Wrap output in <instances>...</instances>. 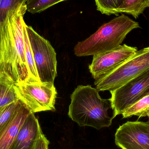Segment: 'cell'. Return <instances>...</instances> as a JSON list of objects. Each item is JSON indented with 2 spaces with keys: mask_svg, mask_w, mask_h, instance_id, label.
I'll use <instances>...</instances> for the list:
<instances>
[{
  "mask_svg": "<svg viewBox=\"0 0 149 149\" xmlns=\"http://www.w3.org/2000/svg\"><path fill=\"white\" fill-rule=\"evenodd\" d=\"M26 4L9 12L0 24V73L15 83L30 82L25 55L24 15Z\"/></svg>",
  "mask_w": 149,
  "mask_h": 149,
  "instance_id": "cell-1",
  "label": "cell"
},
{
  "mask_svg": "<svg viewBox=\"0 0 149 149\" xmlns=\"http://www.w3.org/2000/svg\"><path fill=\"white\" fill-rule=\"evenodd\" d=\"M99 92L90 85H80L72 94L68 115L80 127L100 130L112 124L114 117L109 113L112 109L110 99H102Z\"/></svg>",
  "mask_w": 149,
  "mask_h": 149,
  "instance_id": "cell-2",
  "label": "cell"
},
{
  "mask_svg": "<svg viewBox=\"0 0 149 149\" xmlns=\"http://www.w3.org/2000/svg\"><path fill=\"white\" fill-rule=\"evenodd\" d=\"M140 28L139 23L122 14L102 25L86 40L78 42L74 48V54L78 57L94 56L116 49L130 31Z\"/></svg>",
  "mask_w": 149,
  "mask_h": 149,
  "instance_id": "cell-3",
  "label": "cell"
},
{
  "mask_svg": "<svg viewBox=\"0 0 149 149\" xmlns=\"http://www.w3.org/2000/svg\"><path fill=\"white\" fill-rule=\"evenodd\" d=\"M149 69V47L137 51L113 70L95 80L99 91H111L119 88L130 80Z\"/></svg>",
  "mask_w": 149,
  "mask_h": 149,
  "instance_id": "cell-4",
  "label": "cell"
},
{
  "mask_svg": "<svg viewBox=\"0 0 149 149\" xmlns=\"http://www.w3.org/2000/svg\"><path fill=\"white\" fill-rule=\"evenodd\" d=\"M17 99L31 113L56 110L57 93L54 84L37 82L15 83Z\"/></svg>",
  "mask_w": 149,
  "mask_h": 149,
  "instance_id": "cell-5",
  "label": "cell"
},
{
  "mask_svg": "<svg viewBox=\"0 0 149 149\" xmlns=\"http://www.w3.org/2000/svg\"><path fill=\"white\" fill-rule=\"evenodd\" d=\"M30 44L39 80L54 84L57 74L56 53L50 43L26 24Z\"/></svg>",
  "mask_w": 149,
  "mask_h": 149,
  "instance_id": "cell-6",
  "label": "cell"
},
{
  "mask_svg": "<svg viewBox=\"0 0 149 149\" xmlns=\"http://www.w3.org/2000/svg\"><path fill=\"white\" fill-rule=\"evenodd\" d=\"M114 118L133 104L149 95V69L119 88L110 91Z\"/></svg>",
  "mask_w": 149,
  "mask_h": 149,
  "instance_id": "cell-7",
  "label": "cell"
},
{
  "mask_svg": "<svg viewBox=\"0 0 149 149\" xmlns=\"http://www.w3.org/2000/svg\"><path fill=\"white\" fill-rule=\"evenodd\" d=\"M115 137L122 149H149V120L127 122L117 129Z\"/></svg>",
  "mask_w": 149,
  "mask_h": 149,
  "instance_id": "cell-8",
  "label": "cell"
},
{
  "mask_svg": "<svg viewBox=\"0 0 149 149\" xmlns=\"http://www.w3.org/2000/svg\"><path fill=\"white\" fill-rule=\"evenodd\" d=\"M138 49L136 47L126 44L116 49L93 56L89 70L93 78L96 80L113 70L130 57Z\"/></svg>",
  "mask_w": 149,
  "mask_h": 149,
  "instance_id": "cell-9",
  "label": "cell"
},
{
  "mask_svg": "<svg viewBox=\"0 0 149 149\" xmlns=\"http://www.w3.org/2000/svg\"><path fill=\"white\" fill-rule=\"evenodd\" d=\"M42 132L38 120L35 114L30 113L22 125L10 149H33Z\"/></svg>",
  "mask_w": 149,
  "mask_h": 149,
  "instance_id": "cell-10",
  "label": "cell"
},
{
  "mask_svg": "<svg viewBox=\"0 0 149 149\" xmlns=\"http://www.w3.org/2000/svg\"><path fill=\"white\" fill-rule=\"evenodd\" d=\"M30 113L22 103L11 119L0 131V149H10L22 125Z\"/></svg>",
  "mask_w": 149,
  "mask_h": 149,
  "instance_id": "cell-11",
  "label": "cell"
},
{
  "mask_svg": "<svg viewBox=\"0 0 149 149\" xmlns=\"http://www.w3.org/2000/svg\"><path fill=\"white\" fill-rule=\"evenodd\" d=\"M15 83L12 79L0 73V108L19 100L15 92Z\"/></svg>",
  "mask_w": 149,
  "mask_h": 149,
  "instance_id": "cell-12",
  "label": "cell"
},
{
  "mask_svg": "<svg viewBox=\"0 0 149 149\" xmlns=\"http://www.w3.org/2000/svg\"><path fill=\"white\" fill-rule=\"evenodd\" d=\"M148 8H149V0H123L117 12L131 15L137 18Z\"/></svg>",
  "mask_w": 149,
  "mask_h": 149,
  "instance_id": "cell-13",
  "label": "cell"
},
{
  "mask_svg": "<svg viewBox=\"0 0 149 149\" xmlns=\"http://www.w3.org/2000/svg\"><path fill=\"white\" fill-rule=\"evenodd\" d=\"M123 118L136 116L139 118L148 116L149 118V95L143 97L130 107L122 114Z\"/></svg>",
  "mask_w": 149,
  "mask_h": 149,
  "instance_id": "cell-14",
  "label": "cell"
},
{
  "mask_svg": "<svg viewBox=\"0 0 149 149\" xmlns=\"http://www.w3.org/2000/svg\"><path fill=\"white\" fill-rule=\"evenodd\" d=\"M97 10L102 14L110 15H114L119 16L117 12L123 0H95Z\"/></svg>",
  "mask_w": 149,
  "mask_h": 149,
  "instance_id": "cell-15",
  "label": "cell"
},
{
  "mask_svg": "<svg viewBox=\"0 0 149 149\" xmlns=\"http://www.w3.org/2000/svg\"><path fill=\"white\" fill-rule=\"evenodd\" d=\"M28 0H0V24L7 17L9 12L15 11L26 5Z\"/></svg>",
  "mask_w": 149,
  "mask_h": 149,
  "instance_id": "cell-16",
  "label": "cell"
},
{
  "mask_svg": "<svg viewBox=\"0 0 149 149\" xmlns=\"http://www.w3.org/2000/svg\"><path fill=\"white\" fill-rule=\"evenodd\" d=\"M66 0H28L26 2L27 10L33 14L40 13Z\"/></svg>",
  "mask_w": 149,
  "mask_h": 149,
  "instance_id": "cell-17",
  "label": "cell"
},
{
  "mask_svg": "<svg viewBox=\"0 0 149 149\" xmlns=\"http://www.w3.org/2000/svg\"><path fill=\"white\" fill-rule=\"evenodd\" d=\"M22 104V102L18 100L0 108V131L11 119Z\"/></svg>",
  "mask_w": 149,
  "mask_h": 149,
  "instance_id": "cell-18",
  "label": "cell"
},
{
  "mask_svg": "<svg viewBox=\"0 0 149 149\" xmlns=\"http://www.w3.org/2000/svg\"><path fill=\"white\" fill-rule=\"evenodd\" d=\"M49 143V141L42 132L37 140L33 149H48Z\"/></svg>",
  "mask_w": 149,
  "mask_h": 149,
  "instance_id": "cell-19",
  "label": "cell"
}]
</instances>
